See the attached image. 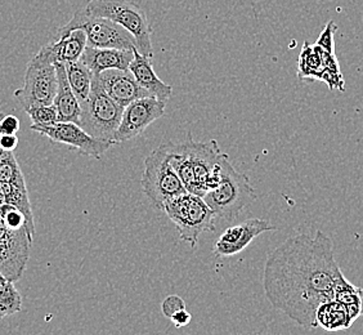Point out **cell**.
<instances>
[{
	"mask_svg": "<svg viewBox=\"0 0 363 335\" xmlns=\"http://www.w3.org/2000/svg\"><path fill=\"white\" fill-rule=\"evenodd\" d=\"M140 187L155 209L161 210L169 200L187 192L161 145L145 159Z\"/></svg>",
	"mask_w": 363,
	"mask_h": 335,
	"instance_id": "52a82bcc",
	"label": "cell"
},
{
	"mask_svg": "<svg viewBox=\"0 0 363 335\" xmlns=\"http://www.w3.org/2000/svg\"><path fill=\"white\" fill-rule=\"evenodd\" d=\"M21 309V295L14 287V282L8 281L0 287V320L7 316L18 314Z\"/></svg>",
	"mask_w": 363,
	"mask_h": 335,
	"instance_id": "cb8c5ba5",
	"label": "cell"
},
{
	"mask_svg": "<svg viewBox=\"0 0 363 335\" xmlns=\"http://www.w3.org/2000/svg\"><path fill=\"white\" fill-rule=\"evenodd\" d=\"M337 26L334 21H328L326 26L322 30L321 35L317 39L315 44L320 45L322 49H325L326 52L330 53H335V42H334V36Z\"/></svg>",
	"mask_w": 363,
	"mask_h": 335,
	"instance_id": "4316f807",
	"label": "cell"
},
{
	"mask_svg": "<svg viewBox=\"0 0 363 335\" xmlns=\"http://www.w3.org/2000/svg\"><path fill=\"white\" fill-rule=\"evenodd\" d=\"M65 67L71 89L75 93L79 102H83L91 93L94 74L80 60L65 63Z\"/></svg>",
	"mask_w": 363,
	"mask_h": 335,
	"instance_id": "44dd1931",
	"label": "cell"
},
{
	"mask_svg": "<svg viewBox=\"0 0 363 335\" xmlns=\"http://www.w3.org/2000/svg\"><path fill=\"white\" fill-rule=\"evenodd\" d=\"M347 280L337 265L333 240L321 230L285 240L267 258L263 287L274 309L306 329L317 328L318 307L335 300Z\"/></svg>",
	"mask_w": 363,
	"mask_h": 335,
	"instance_id": "6da1fadb",
	"label": "cell"
},
{
	"mask_svg": "<svg viewBox=\"0 0 363 335\" xmlns=\"http://www.w3.org/2000/svg\"><path fill=\"white\" fill-rule=\"evenodd\" d=\"M57 88L56 65L44 62L34 56L28 62L23 85L14 92V97L26 111L35 106L53 105Z\"/></svg>",
	"mask_w": 363,
	"mask_h": 335,
	"instance_id": "9c48e42d",
	"label": "cell"
},
{
	"mask_svg": "<svg viewBox=\"0 0 363 335\" xmlns=\"http://www.w3.org/2000/svg\"><path fill=\"white\" fill-rule=\"evenodd\" d=\"M94 77L102 89L123 107H126L135 99L150 97V93L137 83L133 74L129 70L113 69L104 71Z\"/></svg>",
	"mask_w": 363,
	"mask_h": 335,
	"instance_id": "9a60e30c",
	"label": "cell"
},
{
	"mask_svg": "<svg viewBox=\"0 0 363 335\" xmlns=\"http://www.w3.org/2000/svg\"><path fill=\"white\" fill-rule=\"evenodd\" d=\"M162 210L174 224L182 241L195 248L203 232L216 231V214L201 196L186 192L169 200Z\"/></svg>",
	"mask_w": 363,
	"mask_h": 335,
	"instance_id": "5b68a950",
	"label": "cell"
},
{
	"mask_svg": "<svg viewBox=\"0 0 363 335\" xmlns=\"http://www.w3.org/2000/svg\"><path fill=\"white\" fill-rule=\"evenodd\" d=\"M317 328L325 329L326 331L348 330L353 325V319L348 308L339 300H330L321 304L315 312Z\"/></svg>",
	"mask_w": 363,
	"mask_h": 335,
	"instance_id": "d6986e66",
	"label": "cell"
},
{
	"mask_svg": "<svg viewBox=\"0 0 363 335\" xmlns=\"http://www.w3.org/2000/svg\"><path fill=\"white\" fill-rule=\"evenodd\" d=\"M165 107V102L151 96L135 99L124 107L119 129L115 136V143L120 145L140 137L148 126L164 116Z\"/></svg>",
	"mask_w": 363,
	"mask_h": 335,
	"instance_id": "8fae6325",
	"label": "cell"
},
{
	"mask_svg": "<svg viewBox=\"0 0 363 335\" xmlns=\"http://www.w3.org/2000/svg\"><path fill=\"white\" fill-rule=\"evenodd\" d=\"M276 227L262 218H250L224 231L214 246V256L228 258L244 251L259 235L274 231Z\"/></svg>",
	"mask_w": 363,
	"mask_h": 335,
	"instance_id": "4fadbf2b",
	"label": "cell"
},
{
	"mask_svg": "<svg viewBox=\"0 0 363 335\" xmlns=\"http://www.w3.org/2000/svg\"><path fill=\"white\" fill-rule=\"evenodd\" d=\"M8 281H9V280H8L3 273H0V287H3V285H4L6 282H8Z\"/></svg>",
	"mask_w": 363,
	"mask_h": 335,
	"instance_id": "1f68e13d",
	"label": "cell"
},
{
	"mask_svg": "<svg viewBox=\"0 0 363 335\" xmlns=\"http://www.w3.org/2000/svg\"><path fill=\"white\" fill-rule=\"evenodd\" d=\"M34 238L28 230H11L0 218V273L9 281L21 279Z\"/></svg>",
	"mask_w": 363,
	"mask_h": 335,
	"instance_id": "30bf717a",
	"label": "cell"
},
{
	"mask_svg": "<svg viewBox=\"0 0 363 335\" xmlns=\"http://www.w3.org/2000/svg\"><path fill=\"white\" fill-rule=\"evenodd\" d=\"M0 218H1V221L4 222L8 229H11V230L28 231V221H26V218L23 216V213H22L21 210L17 209L13 205H9V204L6 203L1 204L0 205ZM28 234H30V231H28ZM30 236H31V234H30Z\"/></svg>",
	"mask_w": 363,
	"mask_h": 335,
	"instance_id": "d4e9b609",
	"label": "cell"
},
{
	"mask_svg": "<svg viewBox=\"0 0 363 335\" xmlns=\"http://www.w3.org/2000/svg\"><path fill=\"white\" fill-rule=\"evenodd\" d=\"M83 9L89 16L107 18L125 28L134 36L140 55L148 58L154 57L152 26L138 4L130 0H89Z\"/></svg>",
	"mask_w": 363,
	"mask_h": 335,
	"instance_id": "277c9868",
	"label": "cell"
},
{
	"mask_svg": "<svg viewBox=\"0 0 363 335\" xmlns=\"http://www.w3.org/2000/svg\"><path fill=\"white\" fill-rule=\"evenodd\" d=\"M129 71L133 74L137 83L150 93V96L157 98L159 101H162L165 104L168 102L169 98L172 97V85L164 83L160 77H157L151 58L140 55L138 49H134V58L129 66Z\"/></svg>",
	"mask_w": 363,
	"mask_h": 335,
	"instance_id": "e0dca14e",
	"label": "cell"
},
{
	"mask_svg": "<svg viewBox=\"0 0 363 335\" xmlns=\"http://www.w3.org/2000/svg\"><path fill=\"white\" fill-rule=\"evenodd\" d=\"M31 131L42 134L55 143H61L75 148L82 155L99 159L106 154L112 146L111 142L93 138L84 129L75 123H62L58 121L50 126H31Z\"/></svg>",
	"mask_w": 363,
	"mask_h": 335,
	"instance_id": "7c38bea8",
	"label": "cell"
},
{
	"mask_svg": "<svg viewBox=\"0 0 363 335\" xmlns=\"http://www.w3.org/2000/svg\"><path fill=\"white\" fill-rule=\"evenodd\" d=\"M0 182L16 186H26L21 168L16 160L13 153L1 151L0 154Z\"/></svg>",
	"mask_w": 363,
	"mask_h": 335,
	"instance_id": "603a6c76",
	"label": "cell"
},
{
	"mask_svg": "<svg viewBox=\"0 0 363 335\" xmlns=\"http://www.w3.org/2000/svg\"><path fill=\"white\" fill-rule=\"evenodd\" d=\"M0 195L3 197L4 203L13 205L17 209L21 210L23 216L28 221V231L31 236H35V222H34V213L31 208V203L28 199V192L26 186H16L6 182H0Z\"/></svg>",
	"mask_w": 363,
	"mask_h": 335,
	"instance_id": "ffe728a7",
	"label": "cell"
},
{
	"mask_svg": "<svg viewBox=\"0 0 363 335\" xmlns=\"http://www.w3.org/2000/svg\"><path fill=\"white\" fill-rule=\"evenodd\" d=\"M86 45L88 39L84 30H65L61 28L57 31L56 36L42 47L35 57L40 61L53 65L74 62L80 60Z\"/></svg>",
	"mask_w": 363,
	"mask_h": 335,
	"instance_id": "5bb4252c",
	"label": "cell"
},
{
	"mask_svg": "<svg viewBox=\"0 0 363 335\" xmlns=\"http://www.w3.org/2000/svg\"><path fill=\"white\" fill-rule=\"evenodd\" d=\"M161 147L187 192L203 197L217 186L220 178V164L225 156L217 141L196 142L189 133L184 142H168Z\"/></svg>",
	"mask_w": 363,
	"mask_h": 335,
	"instance_id": "7a4b0ae2",
	"label": "cell"
},
{
	"mask_svg": "<svg viewBox=\"0 0 363 335\" xmlns=\"http://www.w3.org/2000/svg\"><path fill=\"white\" fill-rule=\"evenodd\" d=\"M62 28L84 30L88 39V45L94 48H115L133 50L137 49L134 36L118 23L102 17H94L84 12L83 8L77 9V13Z\"/></svg>",
	"mask_w": 363,
	"mask_h": 335,
	"instance_id": "ba28073f",
	"label": "cell"
},
{
	"mask_svg": "<svg viewBox=\"0 0 363 335\" xmlns=\"http://www.w3.org/2000/svg\"><path fill=\"white\" fill-rule=\"evenodd\" d=\"M182 309H186V303L179 295H169L161 303V311L167 319H172L175 314Z\"/></svg>",
	"mask_w": 363,
	"mask_h": 335,
	"instance_id": "83f0119b",
	"label": "cell"
},
{
	"mask_svg": "<svg viewBox=\"0 0 363 335\" xmlns=\"http://www.w3.org/2000/svg\"><path fill=\"white\" fill-rule=\"evenodd\" d=\"M56 70L58 88H57L53 106L56 109L58 121L75 123L79 126L82 106H80V102L75 96V93L71 89L70 84L67 80L65 63H56Z\"/></svg>",
	"mask_w": 363,
	"mask_h": 335,
	"instance_id": "ac0fdd59",
	"label": "cell"
},
{
	"mask_svg": "<svg viewBox=\"0 0 363 335\" xmlns=\"http://www.w3.org/2000/svg\"><path fill=\"white\" fill-rule=\"evenodd\" d=\"M175 328L181 329L187 326L189 322H192V314H189L187 309H182L178 314H175L172 319Z\"/></svg>",
	"mask_w": 363,
	"mask_h": 335,
	"instance_id": "4dcf8cb0",
	"label": "cell"
},
{
	"mask_svg": "<svg viewBox=\"0 0 363 335\" xmlns=\"http://www.w3.org/2000/svg\"><path fill=\"white\" fill-rule=\"evenodd\" d=\"M133 50L115 48H94L86 45L80 61L84 63L89 70L98 75L107 70H129L133 61Z\"/></svg>",
	"mask_w": 363,
	"mask_h": 335,
	"instance_id": "2e32d148",
	"label": "cell"
},
{
	"mask_svg": "<svg viewBox=\"0 0 363 335\" xmlns=\"http://www.w3.org/2000/svg\"><path fill=\"white\" fill-rule=\"evenodd\" d=\"M82 114L79 126L93 138L115 143V136L119 129L124 107L115 102L102 87L96 77H93L91 93L80 102Z\"/></svg>",
	"mask_w": 363,
	"mask_h": 335,
	"instance_id": "8992f818",
	"label": "cell"
},
{
	"mask_svg": "<svg viewBox=\"0 0 363 335\" xmlns=\"http://www.w3.org/2000/svg\"><path fill=\"white\" fill-rule=\"evenodd\" d=\"M203 199L217 218L232 222L249 204L257 200V191L247 175L238 172L232 165L228 154H225L220 164V178L217 186Z\"/></svg>",
	"mask_w": 363,
	"mask_h": 335,
	"instance_id": "3957f363",
	"label": "cell"
},
{
	"mask_svg": "<svg viewBox=\"0 0 363 335\" xmlns=\"http://www.w3.org/2000/svg\"><path fill=\"white\" fill-rule=\"evenodd\" d=\"M18 146V137L16 134H1L0 136V148L3 151L13 153Z\"/></svg>",
	"mask_w": 363,
	"mask_h": 335,
	"instance_id": "f546056e",
	"label": "cell"
},
{
	"mask_svg": "<svg viewBox=\"0 0 363 335\" xmlns=\"http://www.w3.org/2000/svg\"><path fill=\"white\" fill-rule=\"evenodd\" d=\"M1 204H4V200H3V197L0 195V205H1Z\"/></svg>",
	"mask_w": 363,
	"mask_h": 335,
	"instance_id": "d6a6232c",
	"label": "cell"
},
{
	"mask_svg": "<svg viewBox=\"0 0 363 335\" xmlns=\"http://www.w3.org/2000/svg\"><path fill=\"white\" fill-rule=\"evenodd\" d=\"M20 131V120L14 115H4L0 120V136L1 134H16Z\"/></svg>",
	"mask_w": 363,
	"mask_h": 335,
	"instance_id": "f1b7e54d",
	"label": "cell"
},
{
	"mask_svg": "<svg viewBox=\"0 0 363 335\" xmlns=\"http://www.w3.org/2000/svg\"><path fill=\"white\" fill-rule=\"evenodd\" d=\"M323 72V62L317 44L304 43L298 63V77L301 80H318Z\"/></svg>",
	"mask_w": 363,
	"mask_h": 335,
	"instance_id": "7402d4cb",
	"label": "cell"
},
{
	"mask_svg": "<svg viewBox=\"0 0 363 335\" xmlns=\"http://www.w3.org/2000/svg\"><path fill=\"white\" fill-rule=\"evenodd\" d=\"M34 126H50L58 123L55 106H35L26 110Z\"/></svg>",
	"mask_w": 363,
	"mask_h": 335,
	"instance_id": "484cf974",
	"label": "cell"
}]
</instances>
